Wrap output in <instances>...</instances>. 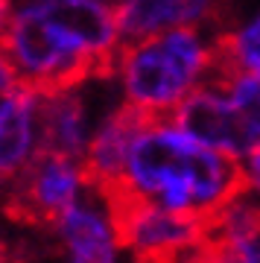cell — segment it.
<instances>
[{
  "instance_id": "cell-1",
  "label": "cell",
  "mask_w": 260,
  "mask_h": 263,
  "mask_svg": "<svg viewBox=\"0 0 260 263\" xmlns=\"http://www.w3.org/2000/svg\"><path fill=\"white\" fill-rule=\"evenodd\" d=\"M102 193H123L170 214L211 222L240 196L243 184L237 161L196 143L173 120H146L129 149L120 184Z\"/></svg>"
},
{
  "instance_id": "cell-2",
  "label": "cell",
  "mask_w": 260,
  "mask_h": 263,
  "mask_svg": "<svg viewBox=\"0 0 260 263\" xmlns=\"http://www.w3.org/2000/svg\"><path fill=\"white\" fill-rule=\"evenodd\" d=\"M219 73L216 32L211 27H184L126 41L112 65L120 103L146 120H170L187 97Z\"/></svg>"
},
{
  "instance_id": "cell-3",
  "label": "cell",
  "mask_w": 260,
  "mask_h": 263,
  "mask_svg": "<svg viewBox=\"0 0 260 263\" xmlns=\"http://www.w3.org/2000/svg\"><path fill=\"white\" fill-rule=\"evenodd\" d=\"M102 193V190H100ZM112 205L117 234L135 263H176L208 240V222L170 214L123 193H102Z\"/></svg>"
},
{
  "instance_id": "cell-4",
  "label": "cell",
  "mask_w": 260,
  "mask_h": 263,
  "mask_svg": "<svg viewBox=\"0 0 260 263\" xmlns=\"http://www.w3.org/2000/svg\"><path fill=\"white\" fill-rule=\"evenodd\" d=\"M91 187L82 161L38 152L29 167L12 181L6 196V216L21 226H53Z\"/></svg>"
},
{
  "instance_id": "cell-5",
  "label": "cell",
  "mask_w": 260,
  "mask_h": 263,
  "mask_svg": "<svg viewBox=\"0 0 260 263\" xmlns=\"http://www.w3.org/2000/svg\"><path fill=\"white\" fill-rule=\"evenodd\" d=\"M35 12L62 41L82 53L100 73L112 76L114 56L123 47L117 6L105 0H18Z\"/></svg>"
},
{
  "instance_id": "cell-6",
  "label": "cell",
  "mask_w": 260,
  "mask_h": 263,
  "mask_svg": "<svg viewBox=\"0 0 260 263\" xmlns=\"http://www.w3.org/2000/svg\"><path fill=\"white\" fill-rule=\"evenodd\" d=\"M170 120L176 123L187 138H193L196 143H202V146L219 152L231 161H240L251 149V141L243 129L240 114L234 111L219 76L214 82L202 85L199 91H193L173 111Z\"/></svg>"
},
{
  "instance_id": "cell-7",
  "label": "cell",
  "mask_w": 260,
  "mask_h": 263,
  "mask_svg": "<svg viewBox=\"0 0 260 263\" xmlns=\"http://www.w3.org/2000/svg\"><path fill=\"white\" fill-rule=\"evenodd\" d=\"M67 263H123L126 249L117 234L112 205L100 190L88 187L56 222Z\"/></svg>"
},
{
  "instance_id": "cell-8",
  "label": "cell",
  "mask_w": 260,
  "mask_h": 263,
  "mask_svg": "<svg viewBox=\"0 0 260 263\" xmlns=\"http://www.w3.org/2000/svg\"><path fill=\"white\" fill-rule=\"evenodd\" d=\"M91 82V79H88ZM65 88V91H53V94H41V152H53V155H65V158L82 161L85 149L91 143V135L102 114L91 108V100L85 97V85Z\"/></svg>"
},
{
  "instance_id": "cell-9",
  "label": "cell",
  "mask_w": 260,
  "mask_h": 263,
  "mask_svg": "<svg viewBox=\"0 0 260 263\" xmlns=\"http://www.w3.org/2000/svg\"><path fill=\"white\" fill-rule=\"evenodd\" d=\"M41 94L18 85L0 97V181H15L41 152Z\"/></svg>"
},
{
  "instance_id": "cell-10",
  "label": "cell",
  "mask_w": 260,
  "mask_h": 263,
  "mask_svg": "<svg viewBox=\"0 0 260 263\" xmlns=\"http://www.w3.org/2000/svg\"><path fill=\"white\" fill-rule=\"evenodd\" d=\"M143 123H146V117H140L138 111L126 108L123 103L112 105L108 111L102 114V120L97 123V129L91 135V143H88L85 158H82V170L88 176L91 187L112 190L120 184L129 149Z\"/></svg>"
},
{
  "instance_id": "cell-11",
  "label": "cell",
  "mask_w": 260,
  "mask_h": 263,
  "mask_svg": "<svg viewBox=\"0 0 260 263\" xmlns=\"http://www.w3.org/2000/svg\"><path fill=\"white\" fill-rule=\"evenodd\" d=\"M219 9L222 0H123L117 6V21L126 44L170 29L211 27Z\"/></svg>"
},
{
  "instance_id": "cell-12",
  "label": "cell",
  "mask_w": 260,
  "mask_h": 263,
  "mask_svg": "<svg viewBox=\"0 0 260 263\" xmlns=\"http://www.w3.org/2000/svg\"><path fill=\"white\" fill-rule=\"evenodd\" d=\"M208 246L219 263H260V205L246 193L208 222Z\"/></svg>"
},
{
  "instance_id": "cell-13",
  "label": "cell",
  "mask_w": 260,
  "mask_h": 263,
  "mask_svg": "<svg viewBox=\"0 0 260 263\" xmlns=\"http://www.w3.org/2000/svg\"><path fill=\"white\" fill-rule=\"evenodd\" d=\"M222 73L260 76V3L228 27L214 29Z\"/></svg>"
},
{
  "instance_id": "cell-14",
  "label": "cell",
  "mask_w": 260,
  "mask_h": 263,
  "mask_svg": "<svg viewBox=\"0 0 260 263\" xmlns=\"http://www.w3.org/2000/svg\"><path fill=\"white\" fill-rule=\"evenodd\" d=\"M234 111L240 114V123L249 135L251 146L260 143V76L251 73H219Z\"/></svg>"
},
{
  "instance_id": "cell-15",
  "label": "cell",
  "mask_w": 260,
  "mask_h": 263,
  "mask_svg": "<svg viewBox=\"0 0 260 263\" xmlns=\"http://www.w3.org/2000/svg\"><path fill=\"white\" fill-rule=\"evenodd\" d=\"M237 167H240V184H243V193L249 199H254L260 205V143L257 146H251L240 161H237Z\"/></svg>"
},
{
  "instance_id": "cell-16",
  "label": "cell",
  "mask_w": 260,
  "mask_h": 263,
  "mask_svg": "<svg viewBox=\"0 0 260 263\" xmlns=\"http://www.w3.org/2000/svg\"><path fill=\"white\" fill-rule=\"evenodd\" d=\"M21 85L18 73H15V65H12V59L6 56V50L0 44V97H6L9 91H15Z\"/></svg>"
},
{
  "instance_id": "cell-17",
  "label": "cell",
  "mask_w": 260,
  "mask_h": 263,
  "mask_svg": "<svg viewBox=\"0 0 260 263\" xmlns=\"http://www.w3.org/2000/svg\"><path fill=\"white\" fill-rule=\"evenodd\" d=\"M15 3H18V0H0V35H3V29L9 24L12 12H15Z\"/></svg>"
},
{
  "instance_id": "cell-18",
  "label": "cell",
  "mask_w": 260,
  "mask_h": 263,
  "mask_svg": "<svg viewBox=\"0 0 260 263\" xmlns=\"http://www.w3.org/2000/svg\"><path fill=\"white\" fill-rule=\"evenodd\" d=\"M0 263H6V249L0 246Z\"/></svg>"
},
{
  "instance_id": "cell-19",
  "label": "cell",
  "mask_w": 260,
  "mask_h": 263,
  "mask_svg": "<svg viewBox=\"0 0 260 263\" xmlns=\"http://www.w3.org/2000/svg\"><path fill=\"white\" fill-rule=\"evenodd\" d=\"M105 3H112V6H120L123 0H105Z\"/></svg>"
}]
</instances>
